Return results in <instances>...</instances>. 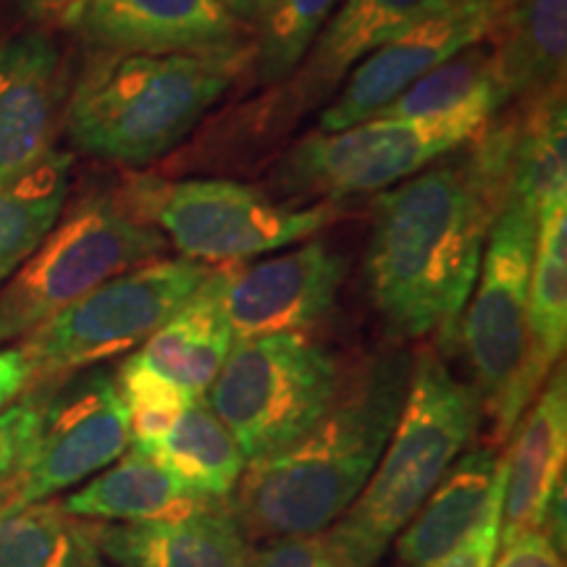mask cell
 <instances>
[{
	"label": "cell",
	"mask_w": 567,
	"mask_h": 567,
	"mask_svg": "<svg viewBox=\"0 0 567 567\" xmlns=\"http://www.w3.org/2000/svg\"><path fill=\"white\" fill-rule=\"evenodd\" d=\"M252 66V40L200 53L92 59L69 90L63 126L76 151L142 166L172 153Z\"/></svg>",
	"instance_id": "3"
},
{
	"label": "cell",
	"mask_w": 567,
	"mask_h": 567,
	"mask_svg": "<svg viewBox=\"0 0 567 567\" xmlns=\"http://www.w3.org/2000/svg\"><path fill=\"white\" fill-rule=\"evenodd\" d=\"M66 101V69L45 34L0 38V184L55 151Z\"/></svg>",
	"instance_id": "15"
},
{
	"label": "cell",
	"mask_w": 567,
	"mask_h": 567,
	"mask_svg": "<svg viewBox=\"0 0 567 567\" xmlns=\"http://www.w3.org/2000/svg\"><path fill=\"white\" fill-rule=\"evenodd\" d=\"M130 413L116 375L90 371L48 389L45 410L30 452L0 494V515L82 484L130 450Z\"/></svg>",
	"instance_id": "11"
},
{
	"label": "cell",
	"mask_w": 567,
	"mask_h": 567,
	"mask_svg": "<svg viewBox=\"0 0 567 567\" xmlns=\"http://www.w3.org/2000/svg\"><path fill=\"white\" fill-rule=\"evenodd\" d=\"M142 452L158 460L184 486L213 502L231 496L247 467L243 450L221 417L213 413L208 396L189 402L179 417Z\"/></svg>",
	"instance_id": "24"
},
{
	"label": "cell",
	"mask_w": 567,
	"mask_h": 567,
	"mask_svg": "<svg viewBox=\"0 0 567 567\" xmlns=\"http://www.w3.org/2000/svg\"><path fill=\"white\" fill-rule=\"evenodd\" d=\"M452 3L460 6V9L476 11L481 17H486L492 21V30H494V24L502 19V13L513 6V0H452Z\"/></svg>",
	"instance_id": "38"
},
{
	"label": "cell",
	"mask_w": 567,
	"mask_h": 567,
	"mask_svg": "<svg viewBox=\"0 0 567 567\" xmlns=\"http://www.w3.org/2000/svg\"><path fill=\"white\" fill-rule=\"evenodd\" d=\"M481 415L476 389L452 375L442 354L431 347L413 352L408 394L384 455L358 499L323 530L326 542L350 565L375 567L473 442Z\"/></svg>",
	"instance_id": "4"
},
{
	"label": "cell",
	"mask_w": 567,
	"mask_h": 567,
	"mask_svg": "<svg viewBox=\"0 0 567 567\" xmlns=\"http://www.w3.org/2000/svg\"><path fill=\"white\" fill-rule=\"evenodd\" d=\"M0 567H111L97 542V523L45 499L0 515Z\"/></svg>",
	"instance_id": "27"
},
{
	"label": "cell",
	"mask_w": 567,
	"mask_h": 567,
	"mask_svg": "<svg viewBox=\"0 0 567 567\" xmlns=\"http://www.w3.org/2000/svg\"><path fill=\"white\" fill-rule=\"evenodd\" d=\"M32 389V373L19 347L0 350V413L11 408L21 394Z\"/></svg>",
	"instance_id": "35"
},
{
	"label": "cell",
	"mask_w": 567,
	"mask_h": 567,
	"mask_svg": "<svg viewBox=\"0 0 567 567\" xmlns=\"http://www.w3.org/2000/svg\"><path fill=\"white\" fill-rule=\"evenodd\" d=\"M213 266L153 258L113 276L21 339L32 389L137 350L208 279Z\"/></svg>",
	"instance_id": "8"
},
{
	"label": "cell",
	"mask_w": 567,
	"mask_h": 567,
	"mask_svg": "<svg viewBox=\"0 0 567 567\" xmlns=\"http://www.w3.org/2000/svg\"><path fill=\"white\" fill-rule=\"evenodd\" d=\"M505 492V488H502ZM502 492L494 496L486 515L478 526L457 544L450 555H444L434 567H492L499 551V515H502Z\"/></svg>",
	"instance_id": "33"
},
{
	"label": "cell",
	"mask_w": 567,
	"mask_h": 567,
	"mask_svg": "<svg viewBox=\"0 0 567 567\" xmlns=\"http://www.w3.org/2000/svg\"><path fill=\"white\" fill-rule=\"evenodd\" d=\"M221 3L229 9L234 17L239 21H245V24H255L258 27L260 21H264L268 13L274 11L276 0H221Z\"/></svg>",
	"instance_id": "37"
},
{
	"label": "cell",
	"mask_w": 567,
	"mask_h": 567,
	"mask_svg": "<svg viewBox=\"0 0 567 567\" xmlns=\"http://www.w3.org/2000/svg\"><path fill=\"white\" fill-rule=\"evenodd\" d=\"M505 488V455L484 444L465 450L439 481L413 520L396 536L405 567H434L478 526L494 496Z\"/></svg>",
	"instance_id": "19"
},
{
	"label": "cell",
	"mask_w": 567,
	"mask_h": 567,
	"mask_svg": "<svg viewBox=\"0 0 567 567\" xmlns=\"http://www.w3.org/2000/svg\"><path fill=\"white\" fill-rule=\"evenodd\" d=\"M507 103L494 45L486 38L439 63L371 118L455 124L481 132Z\"/></svg>",
	"instance_id": "20"
},
{
	"label": "cell",
	"mask_w": 567,
	"mask_h": 567,
	"mask_svg": "<svg viewBox=\"0 0 567 567\" xmlns=\"http://www.w3.org/2000/svg\"><path fill=\"white\" fill-rule=\"evenodd\" d=\"M536 252V210L507 200L488 229L484 258L460 321L473 389L502 444L542 392L528 334V284Z\"/></svg>",
	"instance_id": "5"
},
{
	"label": "cell",
	"mask_w": 567,
	"mask_h": 567,
	"mask_svg": "<svg viewBox=\"0 0 567 567\" xmlns=\"http://www.w3.org/2000/svg\"><path fill=\"white\" fill-rule=\"evenodd\" d=\"M478 132L455 124L368 118L342 132H313L281 155L268 176L274 200L300 208L305 200L342 203L379 195L457 151Z\"/></svg>",
	"instance_id": "10"
},
{
	"label": "cell",
	"mask_w": 567,
	"mask_h": 567,
	"mask_svg": "<svg viewBox=\"0 0 567 567\" xmlns=\"http://www.w3.org/2000/svg\"><path fill=\"white\" fill-rule=\"evenodd\" d=\"M101 53H200L245 42L247 24L221 0H87L80 24Z\"/></svg>",
	"instance_id": "16"
},
{
	"label": "cell",
	"mask_w": 567,
	"mask_h": 567,
	"mask_svg": "<svg viewBox=\"0 0 567 567\" xmlns=\"http://www.w3.org/2000/svg\"><path fill=\"white\" fill-rule=\"evenodd\" d=\"M488 40L507 101L565 87L567 0H513Z\"/></svg>",
	"instance_id": "23"
},
{
	"label": "cell",
	"mask_w": 567,
	"mask_h": 567,
	"mask_svg": "<svg viewBox=\"0 0 567 567\" xmlns=\"http://www.w3.org/2000/svg\"><path fill=\"white\" fill-rule=\"evenodd\" d=\"M101 551L116 567H247L250 547L224 502L153 523H97Z\"/></svg>",
	"instance_id": "18"
},
{
	"label": "cell",
	"mask_w": 567,
	"mask_h": 567,
	"mask_svg": "<svg viewBox=\"0 0 567 567\" xmlns=\"http://www.w3.org/2000/svg\"><path fill=\"white\" fill-rule=\"evenodd\" d=\"M166 237L116 195H90L42 239L0 289V342L30 331L82 300L92 289L161 258Z\"/></svg>",
	"instance_id": "6"
},
{
	"label": "cell",
	"mask_w": 567,
	"mask_h": 567,
	"mask_svg": "<svg viewBox=\"0 0 567 567\" xmlns=\"http://www.w3.org/2000/svg\"><path fill=\"white\" fill-rule=\"evenodd\" d=\"M71 153L55 151L19 179L0 184V284L9 281L61 218Z\"/></svg>",
	"instance_id": "28"
},
{
	"label": "cell",
	"mask_w": 567,
	"mask_h": 567,
	"mask_svg": "<svg viewBox=\"0 0 567 567\" xmlns=\"http://www.w3.org/2000/svg\"><path fill=\"white\" fill-rule=\"evenodd\" d=\"M339 3L342 0H276L252 40V76L258 84L276 87L289 80Z\"/></svg>",
	"instance_id": "29"
},
{
	"label": "cell",
	"mask_w": 567,
	"mask_h": 567,
	"mask_svg": "<svg viewBox=\"0 0 567 567\" xmlns=\"http://www.w3.org/2000/svg\"><path fill=\"white\" fill-rule=\"evenodd\" d=\"M48 389L38 386L32 394L21 396L0 413V494L24 463L32 439L38 434L42 410H45Z\"/></svg>",
	"instance_id": "31"
},
{
	"label": "cell",
	"mask_w": 567,
	"mask_h": 567,
	"mask_svg": "<svg viewBox=\"0 0 567 567\" xmlns=\"http://www.w3.org/2000/svg\"><path fill=\"white\" fill-rule=\"evenodd\" d=\"M509 122L507 197L538 213L544 203L567 195L565 87L520 101Z\"/></svg>",
	"instance_id": "25"
},
{
	"label": "cell",
	"mask_w": 567,
	"mask_h": 567,
	"mask_svg": "<svg viewBox=\"0 0 567 567\" xmlns=\"http://www.w3.org/2000/svg\"><path fill=\"white\" fill-rule=\"evenodd\" d=\"M528 334L538 379L547 381L567 339V195L544 203L536 213Z\"/></svg>",
	"instance_id": "26"
},
{
	"label": "cell",
	"mask_w": 567,
	"mask_h": 567,
	"mask_svg": "<svg viewBox=\"0 0 567 567\" xmlns=\"http://www.w3.org/2000/svg\"><path fill=\"white\" fill-rule=\"evenodd\" d=\"M452 0H342L289 80L276 84L274 101L255 105L258 126L281 132L342 87L347 74L368 55L425 19L446 11Z\"/></svg>",
	"instance_id": "13"
},
{
	"label": "cell",
	"mask_w": 567,
	"mask_h": 567,
	"mask_svg": "<svg viewBox=\"0 0 567 567\" xmlns=\"http://www.w3.org/2000/svg\"><path fill=\"white\" fill-rule=\"evenodd\" d=\"M11 3L40 24L76 27L87 0H11Z\"/></svg>",
	"instance_id": "36"
},
{
	"label": "cell",
	"mask_w": 567,
	"mask_h": 567,
	"mask_svg": "<svg viewBox=\"0 0 567 567\" xmlns=\"http://www.w3.org/2000/svg\"><path fill=\"white\" fill-rule=\"evenodd\" d=\"M234 344L218 295V268L195 295L132 354L147 371L189 396H205L221 373Z\"/></svg>",
	"instance_id": "21"
},
{
	"label": "cell",
	"mask_w": 567,
	"mask_h": 567,
	"mask_svg": "<svg viewBox=\"0 0 567 567\" xmlns=\"http://www.w3.org/2000/svg\"><path fill=\"white\" fill-rule=\"evenodd\" d=\"M513 434V446L505 455L499 547L542 528L551 496L565 481L567 381L563 368L549 375Z\"/></svg>",
	"instance_id": "17"
},
{
	"label": "cell",
	"mask_w": 567,
	"mask_h": 567,
	"mask_svg": "<svg viewBox=\"0 0 567 567\" xmlns=\"http://www.w3.org/2000/svg\"><path fill=\"white\" fill-rule=\"evenodd\" d=\"M350 260L321 239L255 264L218 266V295L234 342L308 334L334 310Z\"/></svg>",
	"instance_id": "12"
},
{
	"label": "cell",
	"mask_w": 567,
	"mask_h": 567,
	"mask_svg": "<svg viewBox=\"0 0 567 567\" xmlns=\"http://www.w3.org/2000/svg\"><path fill=\"white\" fill-rule=\"evenodd\" d=\"M118 392L130 413V446L145 450L172 425L184 408L197 396L184 394L179 386L168 384L166 379L142 368L137 360L126 358L116 373Z\"/></svg>",
	"instance_id": "30"
},
{
	"label": "cell",
	"mask_w": 567,
	"mask_h": 567,
	"mask_svg": "<svg viewBox=\"0 0 567 567\" xmlns=\"http://www.w3.org/2000/svg\"><path fill=\"white\" fill-rule=\"evenodd\" d=\"M509 116H496L457 151L375 195L365 276L394 337L460 342L488 229L507 197Z\"/></svg>",
	"instance_id": "1"
},
{
	"label": "cell",
	"mask_w": 567,
	"mask_h": 567,
	"mask_svg": "<svg viewBox=\"0 0 567 567\" xmlns=\"http://www.w3.org/2000/svg\"><path fill=\"white\" fill-rule=\"evenodd\" d=\"M344 375L337 354L313 337H258L231 344L205 396L250 465L308 434L334 405Z\"/></svg>",
	"instance_id": "7"
},
{
	"label": "cell",
	"mask_w": 567,
	"mask_h": 567,
	"mask_svg": "<svg viewBox=\"0 0 567 567\" xmlns=\"http://www.w3.org/2000/svg\"><path fill=\"white\" fill-rule=\"evenodd\" d=\"M247 567H354L326 542L321 534L292 536L268 542L264 549L252 551Z\"/></svg>",
	"instance_id": "32"
},
{
	"label": "cell",
	"mask_w": 567,
	"mask_h": 567,
	"mask_svg": "<svg viewBox=\"0 0 567 567\" xmlns=\"http://www.w3.org/2000/svg\"><path fill=\"white\" fill-rule=\"evenodd\" d=\"M492 567H565L559 549L542 528L517 536L502 547L499 559Z\"/></svg>",
	"instance_id": "34"
},
{
	"label": "cell",
	"mask_w": 567,
	"mask_h": 567,
	"mask_svg": "<svg viewBox=\"0 0 567 567\" xmlns=\"http://www.w3.org/2000/svg\"><path fill=\"white\" fill-rule=\"evenodd\" d=\"M124 197L182 258L213 268L302 243L339 216L334 203L292 208L264 189L226 179L134 182Z\"/></svg>",
	"instance_id": "9"
},
{
	"label": "cell",
	"mask_w": 567,
	"mask_h": 567,
	"mask_svg": "<svg viewBox=\"0 0 567 567\" xmlns=\"http://www.w3.org/2000/svg\"><path fill=\"white\" fill-rule=\"evenodd\" d=\"M210 505L216 502L195 494L158 460L134 446L63 499L71 515L97 523L172 520Z\"/></svg>",
	"instance_id": "22"
},
{
	"label": "cell",
	"mask_w": 567,
	"mask_h": 567,
	"mask_svg": "<svg viewBox=\"0 0 567 567\" xmlns=\"http://www.w3.org/2000/svg\"><path fill=\"white\" fill-rule=\"evenodd\" d=\"M488 34L492 21L452 3L446 11L425 19L415 30L400 34L360 61L347 74L334 101L321 111L316 132L334 134L368 122L417 80H423L431 69L473 42L486 40Z\"/></svg>",
	"instance_id": "14"
},
{
	"label": "cell",
	"mask_w": 567,
	"mask_h": 567,
	"mask_svg": "<svg viewBox=\"0 0 567 567\" xmlns=\"http://www.w3.org/2000/svg\"><path fill=\"white\" fill-rule=\"evenodd\" d=\"M413 352L389 350L344 375L334 405L302 439L245 467L231 513L252 538L321 534L358 499L405 402Z\"/></svg>",
	"instance_id": "2"
}]
</instances>
